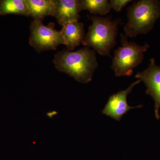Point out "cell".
Here are the masks:
<instances>
[{
    "mask_svg": "<svg viewBox=\"0 0 160 160\" xmlns=\"http://www.w3.org/2000/svg\"><path fill=\"white\" fill-rule=\"evenodd\" d=\"M53 62L59 71L82 83L91 81L98 66L95 51L87 46L73 52L63 49L55 54Z\"/></svg>",
    "mask_w": 160,
    "mask_h": 160,
    "instance_id": "6da1fadb",
    "label": "cell"
},
{
    "mask_svg": "<svg viewBox=\"0 0 160 160\" xmlns=\"http://www.w3.org/2000/svg\"><path fill=\"white\" fill-rule=\"evenodd\" d=\"M88 17L92 23L82 44L92 47L99 54L110 57V51L116 44L120 20L112 21L110 17H101L94 15Z\"/></svg>",
    "mask_w": 160,
    "mask_h": 160,
    "instance_id": "7a4b0ae2",
    "label": "cell"
},
{
    "mask_svg": "<svg viewBox=\"0 0 160 160\" xmlns=\"http://www.w3.org/2000/svg\"><path fill=\"white\" fill-rule=\"evenodd\" d=\"M128 22L124 27L126 35L133 38L146 34L160 18V1L140 0L127 9Z\"/></svg>",
    "mask_w": 160,
    "mask_h": 160,
    "instance_id": "3957f363",
    "label": "cell"
},
{
    "mask_svg": "<svg viewBox=\"0 0 160 160\" xmlns=\"http://www.w3.org/2000/svg\"><path fill=\"white\" fill-rule=\"evenodd\" d=\"M121 46L114 52L111 69L117 77L130 76L133 69L142 62L144 52L149 48L146 43L140 46L134 42H129L126 34H121Z\"/></svg>",
    "mask_w": 160,
    "mask_h": 160,
    "instance_id": "277c9868",
    "label": "cell"
},
{
    "mask_svg": "<svg viewBox=\"0 0 160 160\" xmlns=\"http://www.w3.org/2000/svg\"><path fill=\"white\" fill-rule=\"evenodd\" d=\"M55 24L49 23L45 26L42 21L33 20L30 26L29 44L38 52L45 50H56L58 46L65 41L61 30L55 29Z\"/></svg>",
    "mask_w": 160,
    "mask_h": 160,
    "instance_id": "5b68a950",
    "label": "cell"
},
{
    "mask_svg": "<svg viewBox=\"0 0 160 160\" xmlns=\"http://www.w3.org/2000/svg\"><path fill=\"white\" fill-rule=\"evenodd\" d=\"M135 78L145 83L147 87L146 94L149 95L154 101L155 115L157 119L160 118V66L156 64L154 58L150 60L148 68L141 72H138Z\"/></svg>",
    "mask_w": 160,
    "mask_h": 160,
    "instance_id": "8992f818",
    "label": "cell"
},
{
    "mask_svg": "<svg viewBox=\"0 0 160 160\" xmlns=\"http://www.w3.org/2000/svg\"><path fill=\"white\" fill-rule=\"evenodd\" d=\"M141 82L140 80H138L132 83L130 86L125 90L120 91L110 96L102 112L103 114L106 115L116 121H119L123 116L129 110L142 107V105L137 106H130L128 104L127 100L128 95L131 93L135 86Z\"/></svg>",
    "mask_w": 160,
    "mask_h": 160,
    "instance_id": "52a82bcc",
    "label": "cell"
},
{
    "mask_svg": "<svg viewBox=\"0 0 160 160\" xmlns=\"http://www.w3.org/2000/svg\"><path fill=\"white\" fill-rule=\"evenodd\" d=\"M54 11L53 16L59 25L62 26L66 23L78 21L81 11L80 0H53Z\"/></svg>",
    "mask_w": 160,
    "mask_h": 160,
    "instance_id": "ba28073f",
    "label": "cell"
},
{
    "mask_svg": "<svg viewBox=\"0 0 160 160\" xmlns=\"http://www.w3.org/2000/svg\"><path fill=\"white\" fill-rule=\"evenodd\" d=\"M61 32L69 51H72L79 46L85 37L84 24L78 21L66 23Z\"/></svg>",
    "mask_w": 160,
    "mask_h": 160,
    "instance_id": "9c48e42d",
    "label": "cell"
},
{
    "mask_svg": "<svg viewBox=\"0 0 160 160\" xmlns=\"http://www.w3.org/2000/svg\"><path fill=\"white\" fill-rule=\"evenodd\" d=\"M29 17L34 20L43 21L46 17L53 16L54 4L53 0H26Z\"/></svg>",
    "mask_w": 160,
    "mask_h": 160,
    "instance_id": "30bf717a",
    "label": "cell"
},
{
    "mask_svg": "<svg viewBox=\"0 0 160 160\" xmlns=\"http://www.w3.org/2000/svg\"><path fill=\"white\" fill-rule=\"evenodd\" d=\"M9 14L22 15L29 17L26 0L0 1V16Z\"/></svg>",
    "mask_w": 160,
    "mask_h": 160,
    "instance_id": "8fae6325",
    "label": "cell"
},
{
    "mask_svg": "<svg viewBox=\"0 0 160 160\" xmlns=\"http://www.w3.org/2000/svg\"><path fill=\"white\" fill-rule=\"evenodd\" d=\"M81 11L86 10L94 15H105L111 8L108 0H80Z\"/></svg>",
    "mask_w": 160,
    "mask_h": 160,
    "instance_id": "7c38bea8",
    "label": "cell"
},
{
    "mask_svg": "<svg viewBox=\"0 0 160 160\" xmlns=\"http://www.w3.org/2000/svg\"><path fill=\"white\" fill-rule=\"evenodd\" d=\"M132 1L131 0H110L109 2L111 9L119 12L128 3Z\"/></svg>",
    "mask_w": 160,
    "mask_h": 160,
    "instance_id": "4fadbf2b",
    "label": "cell"
}]
</instances>
